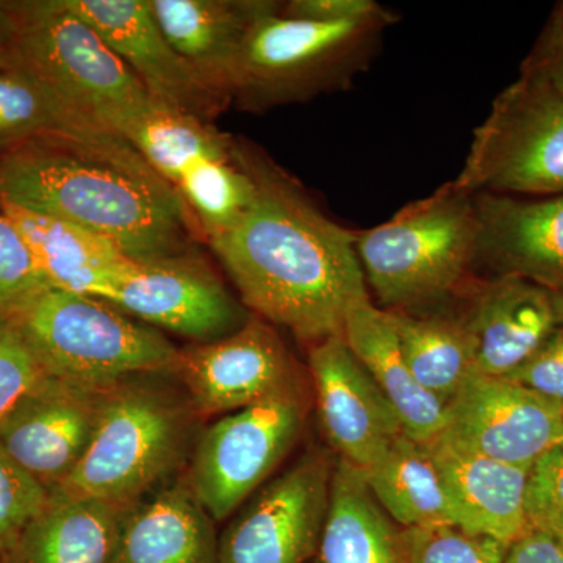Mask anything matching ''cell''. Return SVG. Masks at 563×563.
I'll use <instances>...</instances> for the list:
<instances>
[{
	"label": "cell",
	"instance_id": "1",
	"mask_svg": "<svg viewBox=\"0 0 563 563\" xmlns=\"http://www.w3.org/2000/svg\"><path fill=\"white\" fill-rule=\"evenodd\" d=\"M242 157L254 199L211 250L251 313L309 344L343 335L347 313L369 299L357 232L325 217L272 162L251 151Z\"/></svg>",
	"mask_w": 563,
	"mask_h": 563
},
{
	"label": "cell",
	"instance_id": "2",
	"mask_svg": "<svg viewBox=\"0 0 563 563\" xmlns=\"http://www.w3.org/2000/svg\"><path fill=\"white\" fill-rule=\"evenodd\" d=\"M0 201L80 225L135 262L188 252L179 191L118 135L52 136L0 158Z\"/></svg>",
	"mask_w": 563,
	"mask_h": 563
},
{
	"label": "cell",
	"instance_id": "3",
	"mask_svg": "<svg viewBox=\"0 0 563 563\" xmlns=\"http://www.w3.org/2000/svg\"><path fill=\"white\" fill-rule=\"evenodd\" d=\"M0 57L74 117L121 139L162 106L65 0L0 2Z\"/></svg>",
	"mask_w": 563,
	"mask_h": 563
},
{
	"label": "cell",
	"instance_id": "4",
	"mask_svg": "<svg viewBox=\"0 0 563 563\" xmlns=\"http://www.w3.org/2000/svg\"><path fill=\"white\" fill-rule=\"evenodd\" d=\"M154 376L133 377L103 393L84 457L51 493L132 509L168 479L187 454L195 409Z\"/></svg>",
	"mask_w": 563,
	"mask_h": 563
},
{
	"label": "cell",
	"instance_id": "5",
	"mask_svg": "<svg viewBox=\"0 0 563 563\" xmlns=\"http://www.w3.org/2000/svg\"><path fill=\"white\" fill-rule=\"evenodd\" d=\"M272 2L244 38L232 98L250 109L344 90L376 57L384 31L398 21L380 7L340 22L295 20Z\"/></svg>",
	"mask_w": 563,
	"mask_h": 563
},
{
	"label": "cell",
	"instance_id": "6",
	"mask_svg": "<svg viewBox=\"0 0 563 563\" xmlns=\"http://www.w3.org/2000/svg\"><path fill=\"white\" fill-rule=\"evenodd\" d=\"M477 233L474 195L450 181L384 224L357 232L355 251L385 310H407L461 290L476 265Z\"/></svg>",
	"mask_w": 563,
	"mask_h": 563
},
{
	"label": "cell",
	"instance_id": "7",
	"mask_svg": "<svg viewBox=\"0 0 563 563\" xmlns=\"http://www.w3.org/2000/svg\"><path fill=\"white\" fill-rule=\"evenodd\" d=\"M51 377L109 391L133 377L173 374L172 340L111 303L47 288L14 314Z\"/></svg>",
	"mask_w": 563,
	"mask_h": 563
},
{
	"label": "cell",
	"instance_id": "8",
	"mask_svg": "<svg viewBox=\"0 0 563 563\" xmlns=\"http://www.w3.org/2000/svg\"><path fill=\"white\" fill-rule=\"evenodd\" d=\"M455 187L470 192L548 198L563 192V95L543 77H520L474 131Z\"/></svg>",
	"mask_w": 563,
	"mask_h": 563
},
{
	"label": "cell",
	"instance_id": "9",
	"mask_svg": "<svg viewBox=\"0 0 563 563\" xmlns=\"http://www.w3.org/2000/svg\"><path fill=\"white\" fill-rule=\"evenodd\" d=\"M307 384L224 415L199 437L187 485L214 523L239 512L301 439L313 402Z\"/></svg>",
	"mask_w": 563,
	"mask_h": 563
},
{
	"label": "cell",
	"instance_id": "10",
	"mask_svg": "<svg viewBox=\"0 0 563 563\" xmlns=\"http://www.w3.org/2000/svg\"><path fill=\"white\" fill-rule=\"evenodd\" d=\"M335 462L310 450L247 499L221 532L218 563H307L318 554Z\"/></svg>",
	"mask_w": 563,
	"mask_h": 563
},
{
	"label": "cell",
	"instance_id": "11",
	"mask_svg": "<svg viewBox=\"0 0 563 563\" xmlns=\"http://www.w3.org/2000/svg\"><path fill=\"white\" fill-rule=\"evenodd\" d=\"M454 450L531 468L563 440V406L523 385L473 374L448 402L442 432Z\"/></svg>",
	"mask_w": 563,
	"mask_h": 563
},
{
	"label": "cell",
	"instance_id": "12",
	"mask_svg": "<svg viewBox=\"0 0 563 563\" xmlns=\"http://www.w3.org/2000/svg\"><path fill=\"white\" fill-rule=\"evenodd\" d=\"M173 374L202 417L236 412L307 383L279 333L254 313L224 339L180 350Z\"/></svg>",
	"mask_w": 563,
	"mask_h": 563
},
{
	"label": "cell",
	"instance_id": "13",
	"mask_svg": "<svg viewBox=\"0 0 563 563\" xmlns=\"http://www.w3.org/2000/svg\"><path fill=\"white\" fill-rule=\"evenodd\" d=\"M109 303L157 331L198 343L224 339L252 317L190 252L133 263Z\"/></svg>",
	"mask_w": 563,
	"mask_h": 563
},
{
	"label": "cell",
	"instance_id": "14",
	"mask_svg": "<svg viewBox=\"0 0 563 563\" xmlns=\"http://www.w3.org/2000/svg\"><path fill=\"white\" fill-rule=\"evenodd\" d=\"M309 374L332 450L340 461L368 472L404 433L398 413L343 335L309 344Z\"/></svg>",
	"mask_w": 563,
	"mask_h": 563
},
{
	"label": "cell",
	"instance_id": "15",
	"mask_svg": "<svg viewBox=\"0 0 563 563\" xmlns=\"http://www.w3.org/2000/svg\"><path fill=\"white\" fill-rule=\"evenodd\" d=\"M103 393L51 379L0 424V446L47 492H54L84 457Z\"/></svg>",
	"mask_w": 563,
	"mask_h": 563
},
{
	"label": "cell",
	"instance_id": "16",
	"mask_svg": "<svg viewBox=\"0 0 563 563\" xmlns=\"http://www.w3.org/2000/svg\"><path fill=\"white\" fill-rule=\"evenodd\" d=\"M87 21L152 98L168 109L201 118L221 106L173 49L150 0H65Z\"/></svg>",
	"mask_w": 563,
	"mask_h": 563
},
{
	"label": "cell",
	"instance_id": "17",
	"mask_svg": "<svg viewBox=\"0 0 563 563\" xmlns=\"http://www.w3.org/2000/svg\"><path fill=\"white\" fill-rule=\"evenodd\" d=\"M462 321L476 346V373L501 379L563 325L558 291L518 276L479 282Z\"/></svg>",
	"mask_w": 563,
	"mask_h": 563
},
{
	"label": "cell",
	"instance_id": "18",
	"mask_svg": "<svg viewBox=\"0 0 563 563\" xmlns=\"http://www.w3.org/2000/svg\"><path fill=\"white\" fill-rule=\"evenodd\" d=\"M476 263L495 276H518L550 290H563V192L525 199L474 195Z\"/></svg>",
	"mask_w": 563,
	"mask_h": 563
},
{
	"label": "cell",
	"instance_id": "19",
	"mask_svg": "<svg viewBox=\"0 0 563 563\" xmlns=\"http://www.w3.org/2000/svg\"><path fill=\"white\" fill-rule=\"evenodd\" d=\"M173 49L218 102L232 98L244 38L272 5L262 0H150Z\"/></svg>",
	"mask_w": 563,
	"mask_h": 563
},
{
	"label": "cell",
	"instance_id": "20",
	"mask_svg": "<svg viewBox=\"0 0 563 563\" xmlns=\"http://www.w3.org/2000/svg\"><path fill=\"white\" fill-rule=\"evenodd\" d=\"M426 446L442 476L454 526L504 547L532 531L525 509L528 468L463 453L439 439Z\"/></svg>",
	"mask_w": 563,
	"mask_h": 563
},
{
	"label": "cell",
	"instance_id": "21",
	"mask_svg": "<svg viewBox=\"0 0 563 563\" xmlns=\"http://www.w3.org/2000/svg\"><path fill=\"white\" fill-rule=\"evenodd\" d=\"M0 211L20 229L54 290L110 302L135 263L109 240L73 222L5 201H0Z\"/></svg>",
	"mask_w": 563,
	"mask_h": 563
},
{
	"label": "cell",
	"instance_id": "22",
	"mask_svg": "<svg viewBox=\"0 0 563 563\" xmlns=\"http://www.w3.org/2000/svg\"><path fill=\"white\" fill-rule=\"evenodd\" d=\"M218 543L213 518L180 483L129 510L111 563H218Z\"/></svg>",
	"mask_w": 563,
	"mask_h": 563
},
{
	"label": "cell",
	"instance_id": "23",
	"mask_svg": "<svg viewBox=\"0 0 563 563\" xmlns=\"http://www.w3.org/2000/svg\"><path fill=\"white\" fill-rule=\"evenodd\" d=\"M343 339L398 413L404 433L420 443L435 439L446 404L415 379L387 310L374 306L372 298L358 302L344 321Z\"/></svg>",
	"mask_w": 563,
	"mask_h": 563
},
{
	"label": "cell",
	"instance_id": "24",
	"mask_svg": "<svg viewBox=\"0 0 563 563\" xmlns=\"http://www.w3.org/2000/svg\"><path fill=\"white\" fill-rule=\"evenodd\" d=\"M129 510L51 493L0 563H111Z\"/></svg>",
	"mask_w": 563,
	"mask_h": 563
},
{
	"label": "cell",
	"instance_id": "25",
	"mask_svg": "<svg viewBox=\"0 0 563 563\" xmlns=\"http://www.w3.org/2000/svg\"><path fill=\"white\" fill-rule=\"evenodd\" d=\"M317 555L318 563H410L406 529L374 498L365 473L340 459Z\"/></svg>",
	"mask_w": 563,
	"mask_h": 563
},
{
	"label": "cell",
	"instance_id": "26",
	"mask_svg": "<svg viewBox=\"0 0 563 563\" xmlns=\"http://www.w3.org/2000/svg\"><path fill=\"white\" fill-rule=\"evenodd\" d=\"M363 473L374 498L401 528L454 526L442 476L426 443L401 433Z\"/></svg>",
	"mask_w": 563,
	"mask_h": 563
},
{
	"label": "cell",
	"instance_id": "27",
	"mask_svg": "<svg viewBox=\"0 0 563 563\" xmlns=\"http://www.w3.org/2000/svg\"><path fill=\"white\" fill-rule=\"evenodd\" d=\"M387 312L415 379L448 406L476 374V346L465 322L444 314Z\"/></svg>",
	"mask_w": 563,
	"mask_h": 563
},
{
	"label": "cell",
	"instance_id": "28",
	"mask_svg": "<svg viewBox=\"0 0 563 563\" xmlns=\"http://www.w3.org/2000/svg\"><path fill=\"white\" fill-rule=\"evenodd\" d=\"M122 139L174 188L196 162L228 157L236 146L201 118L163 106L144 114Z\"/></svg>",
	"mask_w": 563,
	"mask_h": 563
},
{
	"label": "cell",
	"instance_id": "29",
	"mask_svg": "<svg viewBox=\"0 0 563 563\" xmlns=\"http://www.w3.org/2000/svg\"><path fill=\"white\" fill-rule=\"evenodd\" d=\"M106 133L69 113L31 77L0 68V150L13 151L52 136L87 139Z\"/></svg>",
	"mask_w": 563,
	"mask_h": 563
},
{
	"label": "cell",
	"instance_id": "30",
	"mask_svg": "<svg viewBox=\"0 0 563 563\" xmlns=\"http://www.w3.org/2000/svg\"><path fill=\"white\" fill-rule=\"evenodd\" d=\"M176 190L209 240L232 229L250 209L255 184L235 146L228 157L203 158L181 176Z\"/></svg>",
	"mask_w": 563,
	"mask_h": 563
},
{
	"label": "cell",
	"instance_id": "31",
	"mask_svg": "<svg viewBox=\"0 0 563 563\" xmlns=\"http://www.w3.org/2000/svg\"><path fill=\"white\" fill-rule=\"evenodd\" d=\"M51 379L16 318L0 314V424Z\"/></svg>",
	"mask_w": 563,
	"mask_h": 563
},
{
	"label": "cell",
	"instance_id": "32",
	"mask_svg": "<svg viewBox=\"0 0 563 563\" xmlns=\"http://www.w3.org/2000/svg\"><path fill=\"white\" fill-rule=\"evenodd\" d=\"M410 563H506L507 547L457 526L406 529Z\"/></svg>",
	"mask_w": 563,
	"mask_h": 563
},
{
	"label": "cell",
	"instance_id": "33",
	"mask_svg": "<svg viewBox=\"0 0 563 563\" xmlns=\"http://www.w3.org/2000/svg\"><path fill=\"white\" fill-rule=\"evenodd\" d=\"M47 288L20 229L0 211V314L14 317Z\"/></svg>",
	"mask_w": 563,
	"mask_h": 563
},
{
	"label": "cell",
	"instance_id": "34",
	"mask_svg": "<svg viewBox=\"0 0 563 563\" xmlns=\"http://www.w3.org/2000/svg\"><path fill=\"white\" fill-rule=\"evenodd\" d=\"M51 493L0 446V555L49 501Z\"/></svg>",
	"mask_w": 563,
	"mask_h": 563
},
{
	"label": "cell",
	"instance_id": "35",
	"mask_svg": "<svg viewBox=\"0 0 563 563\" xmlns=\"http://www.w3.org/2000/svg\"><path fill=\"white\" fill-rule=\"evenodd\" d=\"M526 517L537 531L563 525V440L544 451L528 473Z\"/></svg>",
	"mask_w": 563,
	"mask_h": 563
},
{
	"label": "cell",
	"instance_id": "36",
	"mask_svg": "<svg viewBox=\"0 0 563 563\" xmlns=\"http://www.w3.org/2000/svg\"><path fill=\"white\" fill-rule=\"evenodd\" d=\"M506 379L563 406V325Z\"/></svg>",
	"mask_w": 563,
	"mask_h": 563
},
{
	"label": "cell",
	"instance_id": "37",
	"mask_svg": "<svg viewBox=\"0 0 563 563\" xmlns=\"http://www.w3.org/2000/svg\"><path fill=\"white\" fill-rule=\"evenodd\" d=\"M521 69L543 77L563 95V2L555 5Z\"/></svg>",
	"mask_w": 563,
	"mask_h": 563
},
{
	"label": "cell",
	"instance_id": "38",
	"mask_svg": "<svg viewBox=\"0 0 563 563\" xmlns=\"http://www.w3.org/2000/svg\"><path fill=\"white\" fill-rule=\"evenodd\" d=\"M380 7L373 0H291L280 10L295 20L340 22L368 16Z\"/></svg>",
	"mask_w": 563,
	"mask_h": 563
},
{
	"label": "cell",
	"instance_id": "39",
	"mask_svg": "<svg viewBox=\"0 0 563 563\" xmlns=\"http://www.w3.org/2000/svg\"><path fill=\"white\" fill-rule=\"evenodd\" d=\"M506 563H563V547L550 533L532 529L507 547Z\"/></svg>",
	"mask_w": 563,
	"mask_h": 563
},
{
	"label": "cell",
	"instance_id": "40",
	"mask_svg": "<svg viewBox=\"0 0 563 563\" xmlns=\"http://www.w3.org/2000/svg\"><path fill=\"white\" fill-rule=\"evenodd\" d=\"M550 536H553L555 540H559V543L563 547V525L558 526V528L551 529Z\"/></svg>",
	"mask_w": 563,
	"mask_h": 563
},
{
	"label": "cell",
	"instance_id": "41",
	"mask_svg": "<svg viewBox=\"0 0 563 563\" xmlns=\"http://www.w3.org/2000/svg\"><path fill=\"white\" fill-rule=\"evenodd\" d=\"M558 296H559V302H561L562 320H563V290L558 291Z\"/></svg>",
	"mask_w": 563,
	"mask_h": 563
},
{
	"label": "cell",
	"instance_id": "42",
	"mask_svg": "<svg viewBox=\"0 0 563 563\" xmlns=\"http://www.w3.org/2000/svg\"><path fill=\"white\" fill-rule=\"evenodd\" d=\"M0 68H3L2 57H0Z\"/></svg>",
	"mask_w": 563,
	"mask_h": 563
},
{
	"label": "cell",
	"instance_id": "43",
	"mask_svg": "<svg viewBox=\"0 0 563 563\" xmlns=\"http://www.w3.org/2000/svg\"><path fill=\"white\" fill-rule=\"evenodd\" d=\"M314 563H318L317 561H314Z\"/></svg>",
	"mask_w": 563,
	"mask_h": 563
}]
</instances>
